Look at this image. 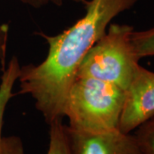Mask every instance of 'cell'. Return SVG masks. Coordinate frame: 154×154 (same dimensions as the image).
Masks as SVG:
<instances>
[{"mask_svg":"<svg viewBox=\"0 0 154 154\" xmlns=\"http://www.w3.org/2000/svg\"><path fill=\"white\" fill-rule=\"evenodd\" d=\"M49 146L46 154H70L66 125L63 119H57L49 123Z\"/></svg>","mask_w":154,"mask_h":154,"instance_id":"obj_7","label":"cell"},{"mask_svg":"<svg viewBox=\"0 0 154 154\" xmlns=\"http://www.w3.org/2000/svg\"><path fill=\"white\" fill-rule=\"evenodd\" d=\"M134 31L128 24L109 25L81 62L75 78H93L127 90L140 65L132 43Z\"/></svg>","mask_w":154,"mask_h":154,"instance_id":"obj_3","label":"cell"},{"mask_svg":"<svg viewBox=\"0 0 154 154\" xmlns=\"http://www.w3.org/2000/svg\"><path fill=\"white\" fill-rule=\"evenodd\" d=\"M154 116V72L140 65L126 90L118 129L132 133Z\"/></svg>","mask_w":154,"mask_h":154,"instance_id":"obj_4","label":"cell"},{"mask_svg":"<svg viewBox=\"0 0 154 154\" xmlns=\"http://www.w3.org/2000/svg\"><path fill=\"white\" fill-rule=\"evenodd\" d=\"M126 90L93 78H75L67 95L64 116L70 128L102 132L118 128Z\"/></svg>","mask_w":154,"mask_h":154,"instance_id":"obj_2","label":"cell"},{"mask_svg":"<svg viewBox=\"0 0 154 154\" xmlns=\"http://www.w3.org/2000/svg\"><path fill=\"white\" fill-rule=\"evenodd\" d=\"M132 43L138 58L154 57V28L143 31H134Z\"/></svg>","mask_w":154,"mask_h":154,"instance_id":"obj_8","label":"cell"},{"mask_svg":"<svg viewBox=\"0 0 154 154\" xmlns=\"http://www.w3.org/2000/svg\"><path fill=\"white\" fill-rule=\"evenodd\" d=\"M0 80V154H25L22 140L18 136H4L3 124L7 105L15 94L13 88L18 81L21 65L16 56L12 57L2 70Z\"/></svg>","mask_w":154,"mask_h":154,"instance_id":"obj_6","label":"cell"},{"mask_svg":"<svg viewBox=\"0 0 154 154\" xmlns=\"http://www.w3.org/2000/svg\"><path fill=\"white\" fill-rule=\"evenodd\" d=\"M138 0H91L86 13L71 27L56 35L37 33L48 45L38 64L21 66L19 94H28L49 124L64 117L67 95L78 67L88 51L106 32L111 21Z\"/></svg>","mask_w":154,"mask_h":154,"instance_id":"obj_1","label":"cell"},{"mask_svg":"<svg viewBox=\"0 0 154 154\" xmlns=\"http://www.w3.org/2000/svg\"><path fill=\"white\" fill-rule=\"evenodd\" d=\"M70 154H141L132 133L118 128L102 132H85L66 125Z\"/></svg>","mask_w":154,"mask_h":154,"instance_id":"obj_5","label":"cell"},{"mask_svg":"<svg viewBox=\"0 0 154 154\" xmlns=\"http://www.w3.org/2000/svg\"><path fill=\"white\" fill-rule=\"evenodd\" d=\"M134 131L140 153L154 154V116Z\"/></svg>","mask_w":154,"mask_h":154,"instance_id":"obj_9","label":"cell"},{"mask_svg":"<svg viewBox=\"0 0 154 154\" xmlns=\"http://www.w3.org/2000/svg\"><path fill=\"white\" fill-rule=\"evenodd\" d=\"M10 34V27L5 23H0V65L2 70L6 66V56Z\"/></svg>","mask_w":154,"mask_h":154,"instance_id":"obj_10","label":"cell"},{"mask_svg":"<svg viewBox=\"0 0 154 154\" xmlns=\"http://www.w3.org/2000/svg\"><path fill=\"white\" fill-rule=\"evenodd\" d=\"M22 4L26 5L31 6L34 9H39L49 5H53L55 6H61L64 0H20ZM76 3H82V4H87L88 1L87 0H74Z\"/></svg>","mask_w":154,"mask_h":154,"instance_id":"obj_11","label":"cell"}]
</instances>
